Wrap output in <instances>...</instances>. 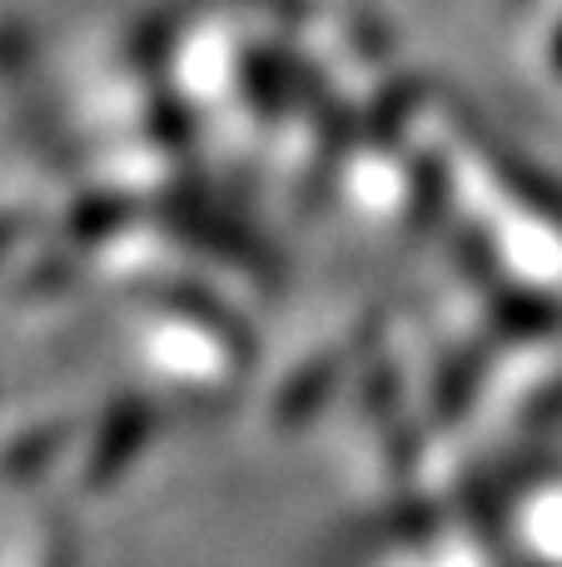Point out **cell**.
Returning a JSON list of instances; mask_svg holds the SVG:
<instances>
[{
	"label": "cell",
	"instance_id": "cell-1",
	"mask_svg": "<svg viewBox=\"0 0 562 567\" xmlns=\"http://www.w3.org/2000/svg\"><path fill=\"white\" fill-rule=\"evenodd\" d=\"M129 353L159 403H219L249 369L244 329L199 293H159L129 319Z\"/></svg>",
	"mask_w": 562,
	"mask_h": 567
},
{
	"label": "cell",
	"instance_id": "cell-2",
	"mask_svg": "<svg viewBox=\"0 0 562 567\" xmlns=\"http://www.w3.org/2000/svg\"><path fill=\"white\" fill-rule=\"evenodd\" d=\"M0 567H75L65 523L50 508H30L0 533Z\"/></svg>",
	"mask_w": 562,
	"mask_h": 567
},
{
	"label": "cell",
	"instance_id": "cell-3",
	"mask_svg": "<svg viewBox=\"0 0 562 567\" xmlns=\"http://www.w3.org/2000/svg\"><path fill=\"white\" fill-rule=\"evenodd\" d=\"M15 235H20V219L15 215H0V259H6V249L15 245Z\"/></svg>",
	"mask_w": 562,
	"mask_h": 567
}]
</instances>
